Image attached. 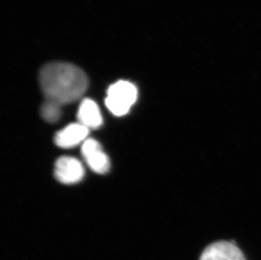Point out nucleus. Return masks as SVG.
<instances>
[{
  "instance_id": "obj_1",
  "label": "nucleus",
  "mask_w": 261,
  "mask_h": 260,
  "mask_svg": "<svg viewBox=\"0 0 261 260\" xmlns=\"http://www.w3.org/2000/svg\"><path fill=\"white\" fill-rule=\"evenodd\" d=\"M39 82L46 100L60 105L82 98L89 83L87 74L82 69L64 62H54L42 67Z\"/></svg>"
},
{
  "instance_id": "obj_2",
  "label": "nucleus",
  "mask_w": 261,
  "mask_h": 260,
  "mask_svg": "<svg viewBox=\"0 0 261 260\" xmlns=\"http://www.w3.org/2000/svg\"><path fill=\"white\" fill-rule=\"evenodd\" d=\"M138 98V90L131 82L119 81L107 91L105 104L114 115L121 117L129 112Z\"/></svg>"
},
{
  "instance_id": "obj_3",
  "label": "nucleus",
  "mask_w": 261,
  "mask_h": 260,
  "mask_svg": "<svg viewBox=\"0 0 261 260\" xmlns=\"http://www.w3.org/2000/svg\"><path fill=\"white\" fill-rule=\"evenodd\" d=\"M199 260H246V258L234 242L220 240L207 246Z\"/></svg>"
},
{
  "instance_id": "obj_4",
  "label": "nucleus",
  "mask_w": 261,
  "mask_h": 260,
  "mask_svg": "<svg viewBox=\"0 0 261 260\" xmlns=\"http://www.w3.org/2000/svg\"><path fill=\"white\" fill-rule=\"evenodd\" d=\"M82 154L87 164L93 172L99 174L109 172L110 168L109 158L98 141L93 139H87L82 144Z\"/></svg>"
},
{
  "instance_id": "obj_5",
  "label": "nucleus",
  "mask_w": 261,
  "mask_h": 260,
  "mask_svg": "<svg viewBox=\"0 0 261 260\" xmlns=\"http://www.w3.org/2000/svg\"><path fill=\"white\" fill-rule=\"evenodd\" d=\"M55 175L61 184H77L84 177V167L76 158L62 157L55 163Z\"/></svg>"
},
{
  "instance_id": "obj_6",
  "label": "nucleus",
  "mask_w": 261,
  "mask_h": 260,
  "mask_svg": "<svg viewBox=\"0 0 261 260\" xmlns=\"http://www.w3.org/2000/svg\"><path fill=\"white\" fill-rule=\"evenodd\" d=\"M90 129L80 123H71L55 135V144L60 148L74 147L87 140Z\"/></svg>"
},
{
  "instance_id": "obj_7",
  "label": "nucleus",
  "mask_w": 261,
  "mask_h": 260,
  "mask_svg": "<svg viewBox=\"0 0 261 260\" xmlns=\"http://www.w3.org/2000/svg\"><path fill=\"white\" fill-rule=\"evenodd\" d=\"M79 123L89 129H96L102 124V116L97 104L91 99H84L78 109Z\"/></svg>"
},
{
  "instance_id": "obj_8",
  "label": "nucleus",
  "mask_w": 261,
  "mask_h": 260,
  "mask_svg": "<svg viewBox=\"0 0 261 260\" xmlns=\"http://www.w3.org/2000/svg\"><path fill=\"white\" fill-rule=\"evenodd\" d=\"M62 105L55 101L45 100L41 108V116L46 122L56 123L61 118Z\"/></svg>"
}]
</instances>
